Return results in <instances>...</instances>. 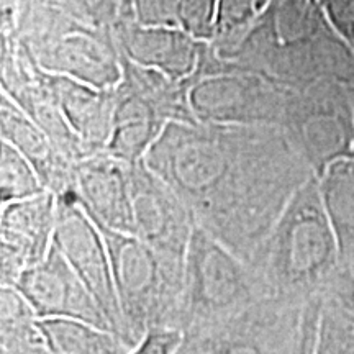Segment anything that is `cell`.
Returning a JSON list of instances; mask_svg holds the SVG:
<instances>
[{"mask_svg": "<svg viewBox=\"0 0 354 354\" xmlns=\"http://www.w3.org/2000/svg\"><path fill=\"white\" fill-rule=\"evenodd\" d=\"M198 228L253 266L292 198L315 172L271 125L172 122L145 158Z\"/></svg>", "mask_w": 354, "mask_h": 354, "instance_id": "obj_1", "label": "cell"}, {"mask_svg": "<svg viewBox=\"0 0 354 354\" xmlns=\"http://www.w3.org/2000/svg\"><path fill=\"white\" fill-rule=\"evenodd\" d=\"M221 73H254L284 87L322 79L354 86V51L331 26L320 0H271Z\"/></svg>", "mask_w": 354, "mask_h": 354, "instance_id": "obj_2", "label": "cell"}, {"mask_svg": "<svg viewBox=\"0 0 354 354\" xmlns=\"http://www.w3.org/2000/svg\"><path fill=\"white\" fill-rule=\"evenodd\" d=\"M253 268L274 299L307 307L333 295L343 268L317 176L287 205Z\"/></svg>", "mask_w": 354, "mask_h": 354, "instance_id": "obj_3", "label": "cell"}, {"mask_svg": "<svg viewBox=\"0 0 354 354\" xmlns=\"http://www.w3.org/2000/svg\"><path fill=\"white\" fill-rule=\"evenodd\" d=\"M97 227L107 243L115 290L133 346L151 328L183 331L184 261L158 253L135 234Z\"/></svg>", "mask_w": 354, "mask_h": 354, "instance_id": "obj_4", "label": "cell"}, {"mask_svg": "<svg viewBox=\"0 0 354 354\" xmlns=\"http://www.w3.org/2000/svg\"><path fill=\"white\" fill-rule=\"evenodd\" d=\"M268 297L253 266L196 225L184 261L183 333L227 320Z\"/></svg>", "mask_w": 354, "mask_h": 354, "instance_id": "obj_5", "label": "cell"}, {"mask_svg": "<svg viewBox=\"0 0 354 354\" xmlns=\"http://www.w3.org/2000/svg\"><path fill=\"white\" fill-rule=\"evenodd\" d=\"M281 128L318 177L354 154L353 87L333 79L290 87Z\"/></svg>", "mask_w": 354, "mask_h": 354, "instance_id": "obj_6", "label": "cell"}, {"mask_svg": "<svg viewBox=\"0 0 354 354\" xmlns=\"http://www.w3.org/2000/svg\"><path fill=\"white\" fill-rule=\"evenodd\" d=\"M304 308L263 299L227 320L185 330L176 354H292Z\"/></svg>", "mask_w": 354, "mask_h": 354, "instance_id": "obj_7", "label": "cell"}, {"mask_svg": "<svg viewBox=\"0 0 354 354\" xmlns=\"http://www.w3.org/2000/svg\"><path fill=\"white\" fill-rule=\"evenodd\" d=\"M55 245L94 295L113 333L133 348L115 290L107 243L95 221L84 210L76 190L56 196Z\"/></svg>", "mask_w": 354, "mask_h": 354, "instance_id": "obj_8", "label": "cell"}, {"mask_svg": "<svg viewBox=\"0 0 354 354\" xmlns=\"http://www.w3.org/2000/svg\"><path fill=\"white\" fill-rule=\"evenodd\" d=\"M289 88L261 74L223 73L190 79L189 100L201 123L281 128Z\"/></svg>", "mask_w": 354, "mask_h": 354, "instance_id": "obj_9", "label": "cell"}, {"mask_svg": "<svg viewBox=\"0 0 354 354\" xmlns=\"http://www.w3.org/2000/svg\"><path fill=\"white\" fill-rule=\"evenodd\" d=\"M135 236L167 258L185 261L196 220L179 194L146 161L130 165Z\"/></svg>", "mask_w": 354, "mask_h": 354, "instance_id": "obj_10", "label": "cell"}, {"mask_svg": "<svg viewBox=\"0 0 354 354\" xmlns=\"http://www.w3.org/2000/svg\"><path fill=\"white\" fill-rule=\"evenodd\" d=\"M56 230V196L50 190L2 205L0 286H15L21 274L50 253Z\"/></svg>", "mask_w": 354, "mask_h": 354, "instance_id": "obj_11", "label": "cell"}, {"mask_svg": "<svg viewBox=\"0 0 354 354\" xmlns=\"http://www.w3.org/2000/svg\"><path fill=\"white\" fill-rule=\"evenodd\" d=\"M12 287L28 300L38 318H71L112 331L94 295L55 241L46 258L21 274Z\"/></svg>", "mask_w": 354, "mask_h": 354, "instance_id": "obj_12", "label": "cell"}, {"mask_svg": "<svg viewBox=\"0 0 354 354\" xmlns=\"http://www.w3.org/2000/svg\"><path fill=\"white\" fill-rule=\"evenodd\" d=\"M32 55L48 73L95 88H115L122 82V53L113 32L95 25L73 30Z\"/></svg>", "mask_w": 354, "mask_h": 354, "instance_id": "obj_13", "label": "cell"}, {"mask_svg": "<svg viewBox=\"0 0 354 354\" xmlns=\"http://www.w3.org/2000/svg\"><path fill=\"white\" fill-rule=\"evenodd\" d=\"M74 179L79 202L97 225L135 234L130 165L102 151L77 161Z\"/></svg>", "mask_w": 354, "mask_h": 354, "instance_id": "obj_14", "label": "cell"}, {"mask_svg": "<svg viewBox=\"0 0 354 354\" xmlns=\"http://www.w3.org/2000/svg\"><path fill=\"white\" fill-rule=\"evenodd\" d=\"M112 32L122 56L141 68L156 69L187 82L197 73L202 43L179 26H143L136 21H118Z\"/></svg>", "mask_w": 354, "mask_h": 354, "instance_id": "obj_15", "label": "cell"}, {"mask_svg": "<svg viewBox=\"0 0 354 354\" xmlns=\"http://www.w3.org/2000/svg\"><path fill=\"white\" fill-rule=\"evenodd\" d=\"M0 100H2V105H0L2 140L15 146L32 162L46 190H50L55 196L76 190V179H74L76 162L66 158L51 143L46 133L10 97L2 92Z\"/></svg>", "mask_w": 354, "mask_h": 354, "instance_id": "obj_16", "label": "cell"}, {"mask_svg": "<svg viewBox=\"0 0 354 354\" xmlns=\"http://www.w3.org/2000/svg\"><path fill=\"white\" fill-rule=\"evenodd\" d=\"M50 76L61 113L87 156L105 151L112 135L117 87L95 88L73 77L51 73Z\"/></svg>", "mask_w": 354, "mask_h": 354, "instance_id": "obj_17", "label": "cell"}, {"mask_svg": "<svg viewBox=\"0 0 354 354\" xmlns=\"http://www.w3.org/2000/svg\"><path fill=\"white\" fill-rule=\"evenodd\" d=\"M169 122L154 105L120 82L112 135L105 151L127 165L143 161Z\"/></svg>", "mask_w": 354, "mask_h": 354, "instance_id": "obj_18", "label": "cell"}, {"mask_svg": "<svg viewBox=\"0 0 354 354\" xmlns=\"http://www.w3.org/2000/svg\"><path fill=\"white\" fill-rule=\"evenodd\" d=\"M318 185L338 241L342 268L348 271L354 268V154L318 176Z\"/></svg>", "mask_w": 354, "mask_h": 354, "instance_id": "obj_19", "label": "cell"}, {"mask_svg": "<svg viewBox=\"0 0 354 354\" xmlns=\"http://www.w3.org/2000/svg\"><path fill=\"white\" fill-rule=\"evenodd\" d=\"M0 354H50L38 315L12 286H0Z\"/></svg>", "mask_w": 354, "mask_h": 354, "instance_id": "obj_20", "label": "cell"}, {"mask_svg": "<svg viewBox=\"0 0 354 354\" xmlns=\"http://www.w3.org/2000/svg\"><path fill=\"white\" fill-rule=\"evenodd\" d=\"M50 354H127L131 346L110 330L71 318H39Z\"/></svg>", "mask_w": 354, "mask_h": 354, "instance_id": "obj_21", "label": "cell"}, {"mask_svg": "<svg viewBox=\"0 0 354 354\" xmlns=\"http://www.w3.org/2000/svg\"><path fill=\"white\" fill-rule=\"evenodd\" d=\"M261 13L258 0H220L215 35L209 43L216 59L227 63L236 55L258 24Z\"/></svg>", "mask_w": 354, "mask_h": 354, "instance_id": "obj_22", "label": "cell"}, {"mask_svg": "<svg viewBox=\"0 0 354 354\" xmlns=\"http://www.w3.org/2000/svg\"><path fill=\"white\" fill-rule=\"evenodd\" d=\"M46 192L32 162L15 146L2 140L0 156V201L2 205Z\"/></svg>", "mask_w": 354, "mask_h": 354, "instance_id": "obj_23", "label": "cell"}, {"mask_svg": "<svg viewBox=\"0 0 354 354\" xmlns=\"http://www.w3.org/2000/svg\"><path fill=\"white\" fill-rule=\"evenodd\" d=\"M315 354H354V317L333 302H323Z\"/></svg>", "mask_w": 354, "mask_h": 354, "instance_id": "obj_24", "label": "cell"}, {"mask_svg": "<svg viewBox=\"0 0 354 354\" xmlns=\"http://www.w3.org/2000/svg\"><path fill=\"white\" fill-rule=\"evenodd\" d=\"M179 2L180 0H122V15L118 21H136L143 26H179Z\"/></svg>", "mask_w": 354, "mask_h": 354, "instance_id": "obj_25", "label": "cell"}, {"mask_svg": "<svg viewBox=\"0 0 354 354\" xmlns=\"http://www.w3.org/2000/svg\"><path fill=\"white\" fill-rule=\"evenodd\" d=\"M220 0H180L179 26L196 41L210 43L215 35Z\"/></svg>", "mask_w": 354, "mask_h": 354, "instance_id": "obj_26", "label": "cell"}, {"mask_svg": "<svg viewBox=\"0 0 354 354\" xmlns=\"http://www.w3.org/2000/svg\"><path fill=\"white\" fill-rule=\"evenodd\" d=\"M183 331L151 328L127 354H176L183 343Z\"/></svg>", "mask_w": 354, "mask_h": 354, "instance_id": "obj_27", "label": "cell"}, {"mask_svg": "<svg viewBox=\"0 0 354 354\" xmlns=\"http://www.w3.org/2000/svg\"><path fill=\"white\" fill-rule=\"evenodd\" d=\"M322 308L323 300L310 302L307 307L304 308L302 320H300L299 333L297 338H295L294 351H292V354H315Z\"/></svg>", "mask_w": 354, "mask_h": 354, "instance_id": "obj_28", "label": "cell"}, {"mask_svg": "<svg viewBox=\"0 0 354 354\" xmlns=\"http://www.w3.org/2000/svg\"><path fill=\"white\" fill-rule=\"evenodd\" d=\"M320 2L331 26L351 46L354 43V0H320Z\"/></svg>", "mask_w": 354, "mask_h": 354, "instance_id": "obj_29", "label": "cell"}, {"mask_svg": "<svg viewBox=\"0 0 354 354\" xmlns=\"http://www.w3.org/2000/svg\"><path fill=\"white\" fill-rule=\"evenodd\" d=\"M88 20L99 28L112 32L122 15V0H77Z\"/></svg>", "mask_w": 354, "mask_h": 354, "instance_id": "obj_30", "label": "cell"}, {"mask_svg": "<svg viewBox=\"0 0 354 354\" xmlns=\"http://www.w3.org/2000/svg\"><path fill=\"white\" fill-rule=\"evenodd\" d=\"M328 302L336 304L339 308H343L344 312L354 317V268L343 271L338 286H336Z\"/></svg>", "mask_w": 354, "mask_h": 354, "instance_id": "obj_31", "label": "cell"}, {"mask_svg": "<svg viewBox=\"0 0 354 354\" xmlns=\"http://www.w3.org/2000/svg\"><path fill=\"white\" fill-rule=\"evenodd\" d=\"M259 2V8H261V12H264V8L269 6V3H271V0H258Z\"/></svg>", "mask_w": 354, "mask_h": 354, "instance_id": "obj_32", "label": "cell"}, {"mask_svg": "<svg viewBox=\"0 0 354 354\" xmlns=\"http://www.w3.org/2000/svg\"><path fill=\"white\" fill-rule=\"evenodd\" d=\"M351 48H353V51H354V43H353V44H351Z\"/></svg>", "mask_w": 354, "mask_h": 354, "instance_id": "obj_33", "label": "cell"}]
</instances>
